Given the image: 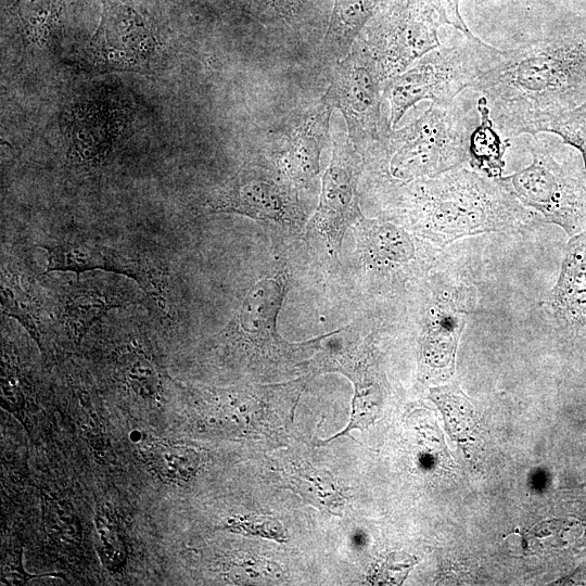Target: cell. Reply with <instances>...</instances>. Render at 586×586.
<instances>
[{
	"label": "cell",
	"mask_w": 586,
	"mask_h": 586,
	"mask_svg": "<svg viewBox=\"0 0 586 586\" xmlns=\"http://www.w3.org/2000/svg\"><path fill=\"white\" fill-rule=\"evenodd\" d=\"M442 24L430 0H398L374 27L368 47L385 79L437 49Z\"/></svg>",
	"instance_id": "8"
},
{
	"label": "cell",
	"mask_w": 586,
	"mask_h": 586,
	"mask_svg": "<svg viewBox=\"0 0 586 586\" xmlns=\"http://www.w3.org/2000/svg\"><path fill=\"white\" fill-rule=\"evenodd\" d=\"M532 163L499 182L521 203L535 208L569 234L586 228V186L559 150L544 138L530 135Z\"/></svg>",
	"instance_id": "5"
},
{
	"label": "cell",
	"mask_w": 586,
	"mask_h": 586,
	"mask_svg": "<svg viewBox=\"0 0 586 586\" xmlns=\"http://www.w3.org/2000/svg\"><path fill=\"white\" fill-rule=\"evenodd\" d=\"M383 0H334L324 43L335 54L348 53L353 41Z\"/></svg>",
	"instance_id": "20"
},
{
	"label": "cell",
	"mask_w": 586,
	"mask_h": 586,
	"mask_svg": "<svg viewBox=\"0 0 586 586\" xmlns=\"http://www.w3.org/2000/svg\"><path fill=\"white\" fill-rule=\"evenodd\" d=\"M16 566L14 561L10 559L7 561L4 569L2 570L1 581L5 585H21L25 584L33 577H39L38 575H30L26 573L22 565L21 553L15 556Z\"/></svg>",
	"instance_id": "35"
},
{
	"label": "cell",
	"mask_w": 586,
	"mask_h": 586,
	"mask_svg": "<svg viewBox=\"0 0 586 586\" xmlns=\"http://www.w3.org/2000/svg\"><path fill=\"white\" fill-rule=\"evenodd\" d=\"M361 168V155L351 140L334 142L322 177L319 204L308 222V228L326 240L333 255L340 252L345 230L362 217L357 192Z\"/></svg>",
	"instance_id": "10"
},
{
	"label": "cell",
	"mask_w": 586,
	"mask_h": 586,
	"mask_svg": "<svg viewBox=\"0 0 586 586\" xmlns=\"http://www.w3.org/2000/svg\"><path fill=\"white\" fill-rule=\"evenodd\" d=\"M472 89L486 100L501 137L537 135L550 119L586 103V34L499 50Z\"/></svg>",
	"instance_id": "1"
},
{
	"label": "cell",
	"mask_w": 586,
	"mask_h": 586,
	"mask_svg": "<svg viewBox=\"0 0 586 586\" xmlns=\"http://www.w3.org/2000/svg\"><path fill=\"white\" fill-rule=\"evenodd\" d=\"M477 111L480 124L471 135L469 162L475 168H481L495 177L500 174L504 167L502 155L506 145L500 133L494 127L486 100L483 97L477 100Z\"/></svg>",
	"instance_id": "24"
},
{
	"label": "cell",
	"mask_w": 586,
	"mask_h": 586,
	"mask_svg": "<svg viewBox=\"0 0 586 586\" xmlns=\"http://www.w3.org/2000/svg\"><path fill=\"white\" fill-rule=\"evenodd\" d=\"M129 303L119 290L91 279H79L68 284L59 297L56 321L68 337L79 344L89 329L106 313Z\"/></svg>",
	"instance_id": "12"
},
{
	"label": "cell",
	"mask_w": 586,
	"mask_h": 586,
	"mask_svg": "<svg viewBox=\"0 0 586 586\" xmlns=\"http://www.w3.org/2000/svg\"><path fill=\"white\" fill-rule=\"evenodd\" d=\"M499 50L475 36H464L461 42L434 49L412 67L387 78L384 97L390 102L388 126L394 128L419 101L451 103L462 90L474 86Z\"/></svg>",
	"instance_id": "4"
},
{
	"label": "cell",
	"mask_w": 586,
	"mask_h": 586,
	"mask_svg": "<svg viewBox=\"0 0 586 586\" xmlns=\"http://www.w3.org/2000/svg\"><path fill=\"white\" fill-rule=\"evenodd\" d=\"M479 124L477 103L432 102L419 118L385 135L390 175L400 181L431 178L469 162L471 135Z\"/></svg>",
	"instance_id": "3"
},
{
	"label": "cell",
	"mask_w": 586,
	"mask_h": 586,
	"mask_svg": "<svg viewBox=\"0 0 586 586\" xmlns=\"http://www.w3.org/2000/svg\"><path fill=\"white\" fill-rule=\"evenodd\" d=\"M114 374L138 397L148 400L161 398L162 374L152 356L136 340L120 346L115 357Z\"/></svg>",
	"instance_id": "17"
},
{
	"label": "cell",
	"mask_w": 586,
	"mask_h": 586,
	"mask_svg": "<svg viewBox=\"0 0 586 586\" xmlns=\"http://www.w3.org/2000/svg\"><path fill=\"white\" fill-rule=\"evenodd\" d=\"M282 275L265 277L251 286L235 316L237 332L255 344L278 342L276 321L285 294Z\"/></svg>",
	"instance_id": "13"
},
{
	"label": "cell",
	"mask_w": 586,
	"mask_h": 586,
	"mask_svg": "<svg viewBox=\"0 0 586 586\" xmlns=\"http://www.w3.org/2000/svg\"><path fill=\"white\" fill-rule=\"evenodd\" d=\"M2 311L18 320L42 351L44 322L49 321L40 294L17 265L4 260L1 267Z\"/></svg>",
	"instance_id": "15"
},
{
	"label": "cell",
	"mask_w": 586,
	"mask_h": 586,
	"mask_svg": "<svg viewBox=\"0 0 586 586\" xmlns=\"http://www.w3.org/2000/svg\"><path fill=\"white\" fill-rule=\"evenodd\" d=\"M169 7L191 16L212 18L215 11L208 0H164Z\"/></svg>",
	"instance_id": "34"
},
{
	"label": "cell",
	"mask_w": 586,
	"mask_h": 586,
	"mask_svg": "<svg viewBox=\"0 0 586 586\" xmlns=\"http://www.w3.org/2000/svg\"><path fill=\"white\" fill-rule=\"evenodd\" d=\"M464 324L463 310L450 298L434 302L428 322L426 352L438 367L453 366L455 349Z\"/></svg>",
	"instance_id": "18"
},
{
	"label": "cell",
	"mask_w": 586,
	"mask_h": 586,
	"mask_svg": "<svg viewBox=\"0 0 586 586\" xmlns=\"http://www.w3.org/2000/svg\"><path fill=\"white\" fill-rule=\"evenodd\" d=\"M413 195L426 229L443 243L502 229L526 215L498 179L460 167L421 183Z\"/></svg>",
	"instance_id": "2"
},
{
	"label": "cell",
	"mask_w": 586,
	"mask_h": 586,
	"mask_svg": "<svg viewBox=\"0 0 586 586\" xmlns=\"http://www.w3.org/2000/svg\"><path fill=\"white\" fill-rule=\"evenodd\" d=\"M362 242L370 258L383 266L405 264L415 255L409 235L399 227L381 220L359 219Z\"/></svg>",
	"instance_id": "21"
},
{
	"label": "cell",
	"mask_w": 586,
	"mask_h": 586,
	"mask_svg": "<svg viewBox=\"0 0 586 586\" xmlns=\"http://www.w3.org/2000/svg\"><path fill=\"white\" fill-rule=\"evenodd\" d=\"M385 80L368 47L348 52L334 68L322 101L341 111L356 148L385 137L382 117Z\"/></svg>",
	"instance_id": "7"
},
{
	"label": "cell",
	"mask_w": 586,
	"mask_h": 586,
	"mask_svg": "<svg viewBox=\"0 0 586 586\" xmlns=\"http://www.w3.org/2000/svg\"><path fill=\"white\" fill-rule=\"evenodd\" d=\"M355 383V394L353 398V411L347 428L339 435H346L352 429H365L371 424L380 411V390L372 382L361 377L352 375Z\"/></svg>",
	"instance_id": "26"
},
{
	"label": "cell",
	"mask_w": 586,
	"mask_h": 586,
	"mask_svg": "<svg viewBox=\"0 0 586 586\" xmlns=\"http://www.w3.org/2000/svg\"><path fill=\"white\" fill-rule=\"evenodd\" d=\"M459 1L460 0H430L438 12L443 23L454 26L466 37H473L474 35L469 30L460 15Z\"/></svg>",
	"instance_id": "32"
},
{
	"label": "cell",
	"mask_w": 586,
	"mask_h": 586,
	"mask_svg": "<svg viewBox=\"0 0 586 586\" xmlns=\"http://www.w3.org/2000/svg\"><path fill=\"white\" fill-rule=\"evenodd\" d=\"M43 514L46 528L51 537L68 544L80 538L78 520L64 502L47 498Z\"/></svg>",
	"instance_id": "28"
},
{
	"label": "cell",
	"mask_w": 586,
	"mask_h": 586,
	"mask_svg": "<svg viewBox=\"0 0 586 586\" xmlns=\"http://www.w3.org/2000/svg\"><path fill=\"white\" fill-rule=\"evenodd\" d=\"M99 25L82 49L89 72L151 71L162 42L156 22L141 0H101Z\"/></svg>",
	"instance_id": "6"
},
{
	"label": "cell",
	"mask_w": 586,
	"mask_h": 586,
	"mask_svg": "<svg viewBox=\"0 0 586 586\" xmlns=\"http://www.w3.org/2000/svg\"><path fill=\"white\" fill-rule=\"evenodd\" d=\"M229 528L245 535H254L275 539L285 540V533L282 525L273 519L260 515H246L229 520Z\"/></svg>",
	"instance_id": "30"
},
{
	"label": "cell",
	"mask_w": 586,
	"mask_h": 586,
	"mask_svg": "<svg viewBox=\"0 0 586 586\" xmlns=\"http://www.w3.org/2000/svg\"><path fill=\"white\" fill-rule=\"evenodd\" d=\"M214 213H234L256 220L298 228L303 212L291 188L263 168L240 169L207 202Z\"/></svg>",
	"instance_id": "9"
},
{
	"label": "cell",
	"mask_w": 586,
	"mask_h": 586,
	"mask_svg": "<svg viewBox=\"0 0 586 586\" xmlns=\"http://www.w3.org/2000/svg\"><path fill=\"white\" fill-rule=\"evenodd\" d=\"M66 0H15L10 13L22 36L43 44L60 28Z\"/></svg>",
	"instance_id": "22"
},
{
	"label": "cell",
	"mask_w": 586,
	"mask_h": 586,
	"mask_svg": "<svg viewBox=\"0 0 586 586\" xmlns=\"http://www.w3.org/2000/svg\"><path fill=\"white\" fill-rule=\"evenodd\" d=\"M97 549L102 564L110 572H119L127 561L123 534L109 511H99L94 518Z\"/></svg>",
	"instance_id": "25"
},
{
	"label": "cell",
	"mask_w": 586,
	"mask_h": 586,
	"mask_svg": "<svg viewBox=\"0 0 586 586\" xmlns=\"http://www.w3.org/2000/svg\"><path fill=\"white\" fill-rule=\"evenodd\" d=\"M40 246L47 252L44 272L72 271L80 275L90 270H103L125 275L139 284L153 263L145 255L110 245L79 231L68 232Z\"/></svg>",
	"instance_id": "11"
},
{
	"label": "cell",
	"mask_w": 586,
	"mask_h": 586,
	"mask_svg": "<svg viewBox=\"0 0 586 586\" xmlns=\"http://www.w3.org/2000/svg\"><path fill=\"white\" fill-rule=\"evenodd\" d=\"M331 109L321 101L291 133L281 155V167L292 180L305 182L318 174L319 155L328 137Z\"/></svg>",
	"instance_id": "14"
},
{
	"label": "cell",
	"mask_w": 586,
	"mask_h": 586,
	"mask_svg": "<svg viewBox=\"0 0 586 586\" xmlns=\"http://www.w3.org/2000/svg\"><path fill=\"white\" fill-rule=\"evenodd\" d=\"M1 405L17 418L23 415L25 407L23 378L13 359L4 351L1 365Z\"/></svg>",
	"instance_id": "29"
},
{
	"label": "cell",
	"mask_w": 586,
	"mask_h": 586,
	"mask_svg": "<svg viewBox=\"0 0 586 586\" xmlns=\"http://www.w3.org/2000/svg\"><path fill=\"white\" fill-rule=\"evenodd\" d=\"M146 466L163 482L178 486L190 483L202 467V454L192 446L156 442L143 453Z\"/></svg>",
	"instance_id": "19"
},
{
	"label": "cell",
	"mask_w": 586,
	"mask_h": 586,
	"mask_svg": "<svg viewBox=\"0 0 586 586\" xmlns=\"http://www.w3.org/2000/svg\"><path fill=\"white\" fill-rule=\"evenodd\" d=\"M415 563L416 560L410 557L391 555L377 565L371 579L380 584H400Z\"/></svg>",
	"instance_id": "31"
},
{
	"label": "cell",
	"mask_w": 586,
	"mask_h": 586,
	"mask_svg": "<svg viewBox=\"0 0 586 586\" xmlns=\"http://www.w3.org/2000/svg\"><path fill=\"white\" fill-rule=\"evenodd\" d=\"M257 9L275 17H290L298 8L300 0H246Z\"/></svg>",
	"instance_id": "33"
},
{
	"label": "cell",
	"mask_w": 586,
	"mask_h": 586,
	"mask_svg": "<svg viewBox=\"0 0 586 586\" xmlns=\"http://www.w3.org/2000/svg\"><path fill=\"white\" fill-rule=\"evenodd\" d=\"M284 476L288 487L319 510L335 513L346 500L345 488L326 470L305 464Z\"/></svg>",
	"instance_id": "23"
},
{
	"label": "cell",
	"mask_w": 586,
	"mask_h": 586,
	"mask_svg": "<svg viewBox=\"0 0 586 586\" xmlns=\"http://www.w3.org/2000/svg\"><path fill=\"white\" fill-rule=\"evenodd\" d=\"M540 132H551L578 150L586 168V103L546 123Z\"/></svg>",
	"instance_id": "27"
},
{
	"label": "cell",
	"mask_w": 586,
	"mask_h": 586,
	"mask_svg": "<svg viewBox=\"0 0 586 586\" xmlns=\"http://www.w3.org/2000/svg\"><path fill=\"white\" fill-rule=\"evenodd\" d=\"M552 306L566 321L586 322V234L574 238L569 245Z\"/></svg>",
	"instance_id": "16"
}]
</instances>
